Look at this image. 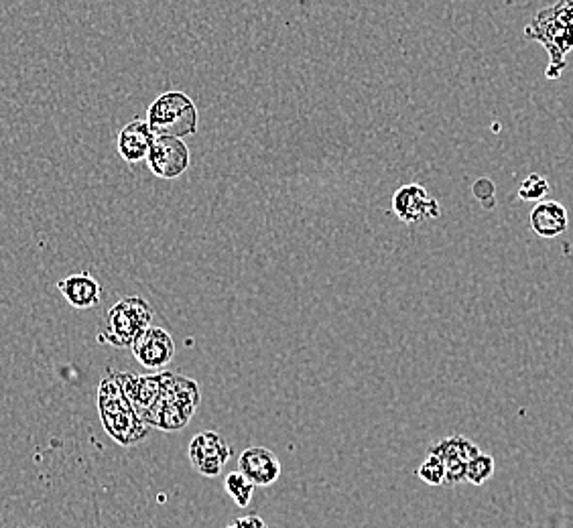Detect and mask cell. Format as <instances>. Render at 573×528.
Segmentation results:
<instances>
[{"label":"cell","instance_id":"cell-1","mask_svg":"<svg viewBox=\"0 0 573 528\" xmlns=\"http://www.w3.org/2000/svg\"><path fill=\"white\" fill-rule=\"evenodd\" d=\"M114 376L126 399L131 401L133 409L149 429L153 427L165 433L181 431L202 403L198 382L173 372H155L147 376L114 372Z\"/></svg>","mask_w":573,"mask_h":528},{"label":"cell","instance_id":"cell-2","mask_svg":"<svg viewBox=\"0 0 573 528\" xmlns=\"http://www.w3.org/2000/svg\"><path fill=\"white\" fill-rule=\"evenodd\" d=\"M525 37L545 47L549 55L547 78L557 80L567 65V53L573 51V0H557L539 11L525 29Z\"/></svg>","mask_w":573,"mask_h":528},{"label":"cell","instance_id":"cell-3","mask_svg":"<svg viewBox=\"0 0 573 528\" xmlns=\"http://www.w3.org/2000/svg\"><path fill=\"white\" fill-rule=\"evenodd\" d=\"M98 413L104 431L122 447L141 443L149 435V427L141 421L131 401L126 399L112 370L100 380L98 386Z\"/></svg>","mask_w":573,"mask_h":528},{"label":"cell","instance_id":"cell-4","mask_svg":"<svg viewBox=\"0 0 573 528\" xmlns=\"http://www.w3.org/2000/svg\"><path fill=\"white\" fill-rule=\"evenodd\" d=\"M155 317L153 307L141 297L120 299L106 315L104 327L98 332V342L114 348H133Z\"/></svg>","mask_w":573,"mask_h":528},{"label":"cell","instance_id":"cell-5","mask_svg":"<svg viewBox=\"0 0 573 528\" xmlns=\"http://www.w3.org/2000/svg\"><path fill=\"white\" fill-rule=\"evenodd\" d=\"M147 124L155 137L183 141L198 132V108L183 92H165L149 106Z\"/></svg>","mask_w":573,"mask_h":528},{"label":"cell","instance_id":"cell-6","mask_svg":"<svg viewBox=\"0 0 573 528\" xmlns=\"http://www.w3.org/2000/svg\"><path fill=\"white\" fill-rule=\"evenodd\" d=\"M189 464L204 478H218L232 457L230 443L216 431H204L187 447Z\"/></svg>","mask_w":573,"mask_h":528},{"label":"cell","instance_id":"cell-7","mask_svg":"<svg viewBox=\"0 0 573 528\" xmlns=\"http://www.w3.org/2000/svg\"><path fill=\"white\" fill-rule=\"evenodd\" d=\"M429 453H435L445 466V484L458 486L466 482L468 461L480 453V447L464 435L445 437L439 443L429 447Z\"/></svg>","mask_w":573,"mask_h":528},{"label":"cell","instance_id":"cell-8","mask_svg":"<svg viewBox=\"0 0 573 528\" xmlns=\"http://www.w3.org/2000/svg\"><path fill=\"white\" fill-rule=\"evenodd\" d=\"M393 212L403 224H423L439 218V204L423 185H403L393 195Z\"/></svg>","mask_w":573,"mask_h":528},{"label":"cell","instance_id":"cell-9","mask_svg":"<svg viewBox=\"0 0 573 528\" xmlns=\"http://www.w3.org/2000/svg\"><path fill=\"white\" fill-rule=\"evenodd\" d=\"M147 163L157 177L175 179L189 167V149L181 139L155 137Z\"/></svg>","mask_w":573,"mask_h":528},{"label":"cell","instance_id":"cell-10","mask_svg":"<svg viewBox=\"0 0 573 528\" xmlns=\"http://www.w3.org/2000/svg\"><path fill=\"white\" fill-rule=\"evenodd\" d=\"M135 360L147 370H163L175 356V342L163 327H149L133 344Z\"/></svg>","mask_w":573,"mask_h":528},{"label":"cell","instance_id":"cell-11","mask_svg":"<svg viewBox=\"0 0 573 528\" xmlns=\"http://www.w3.org/2000/svg\"><path fill=\"white\" fill-rule=\"evenodd\" d=\"M238 472L254 486L269 488L281 478V461L269 447H246L238 457Z\"/></svg>","mask_w":573,"mask_h":528},{"label":"cell","instance_id":"cell-12","mask_svg":"<svg viewBox=\"0 0 573 528\" xmlns=\"http://www.w3.org/2000/svg\"><path fill=\"white\" fill-rule=\"evenodd\" d=\"M155 135L151 132L147 120H133L126 124L118 135V153L126 163H139L147 159Z\"/></svg>","mask_w":573,"mask_h":528},{"label":"cell","instance_id":"cell-13","mask_svg":"<svg viewBox=\"0 0 573 528\" xmlns=\"http://www.w3.org/2000/svg\"><path fill=\"white\" fill-rule=\"evenodd\" d=\"M529 220H531V230L541 238H557L563 232H567L569 226L565 206L549 200L535 204Z\"/></svg>","mask_w":573,"mask_h":528},{"label":"cell","instance_id":"cell-14","mask_svg":"<svg viewBox=\"0 0 573 528\" xmlns=\"http://www.w3.org/2000/svg\"><path fill=\"white\" fill-rule=\"evenodd\" d=\"M59 293L66 297V301L76 307V309H90L100 303V283L88 275V273H78L68 279H63L57 283Z\"/></svg>","mask_w":573,"mask_h":528},{"label":"cell","instance_id":"cell-15","mask_svg":"<svg viewBox=\"0 0 573 528\" xmlns=\"http://www.w3.org/2000/svg\"><path fill=\"white\" fill-rule=\"evenodd\" d=\"M224 488L228 492V496L232 498V502L238 506V508H246L250 502H252V496H254V486L242 472H230L226 478H224Z\"/></svg>","mask_w":573,"mask_h":528},{"label":"cell","instance_id":"cell-16","mask_svg":"<svg viewBox=\"0 0 573 528\" xmlns=\"http://www.w3.org/2000/svg\"><path fill=\"white\" fill-rule=\"evenodd\" d=\"M494 470H496L494 457L480 451L476 457H472V459L468 461L466 482H470V484H474V486H484V484L494 476Z\"/></svg>","mask_w":573,"mask_h":528},{"label":"cell","instance_id":"cell-17","mask_svg":"<svg viewBox=\"0 0 573 528\" xmlns=\"http://www.w3.org/2000/svg\"><path fill=\"white\" fill-rule=\"evenodd\" d=\"M549 189H551V185H549V181H547L543 175L531 173V175L521 183V187H519V197H521L523 202H535V204H539V202L545 200Z\"/></svg>","mask_w":573,"mask_h":528},{"label":"cell","instance_id":"cell-18","mask_svg":"<svg viewBox=\"0 0 573 528\" xmlns=\"http://www.w3.org/2000/svg\"><path fill=\"white\" fill-rule=\"evenodd\" d=\"M419 480H423L427 486H443L445 484V466L443 461L435 453H427L423 464L417 470Z\"/></svg>","mask_w":573,"mask_h":528},{"label":"cell","instance_id":"cell-19","mask_svg":"<svg viewBox=\"0 0 573 528\" xmlns=\"http://www.w3.org/2000/svg\"><path fill=\"white\" fill-rule=\"evenodd\" d=\"M474 191V197L480 202H484V206H490L492 202V197H494V183L490 179H478L472 187Z\"/></svg>","mask_w":573,"mask_h":528},{"label":"cell","instance_id":"cell-20","mask_svg":"<svg viewBox=\"0 0 573 528\" xmlns=\"http://www.w3.org/2000/svg\"><path fill=\"white\" fill-rule=\"evenodd\" d=\"M226 528H269V524L261 516H242L228 524Z\"/></svg>","mask_w":573,"mask_h":528}]
</instances>
